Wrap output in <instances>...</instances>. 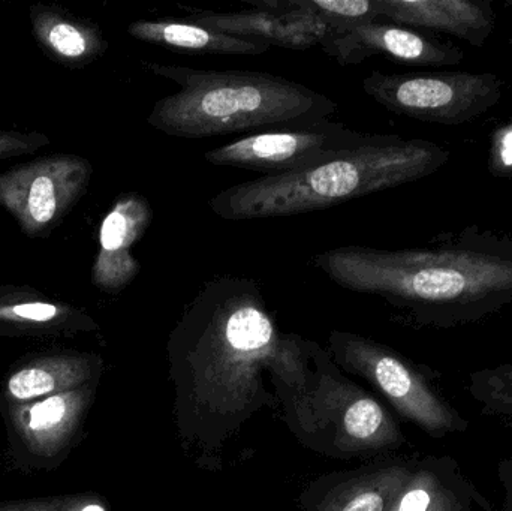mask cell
Returning <instances> with one entry per match:
<instances>
[{"label": "cell", "mask_w": 512, "mask_h": 511, "mask_svg": "<svg viewBox=\"0 0 512 511\" xmlns=\"http://www.w3.org/2000/svg\"><path fill=\"white\" fill-rule=\"evenodd\" d=\"M50 143V138L38 131H0V161L33 155Z\"/></svg>", "instance_id": "21"}, {"label": "cell", "mask_w": 512, "mask_h": 511, "mask_svg": "<svg viewBox=\"0 0 512 511\" xmlns=\"http://www.w3.org/2000/svg\"><path fill=\"white\" fill-rule=\"evenodd\" d=\"M363 89L393 113L457 126L492 110L504 95V81L490 72L412 75L373 71L364 78Z\"/></svg>", "instance_id": "4"}, {"label": "cell", "mask_w": 512, "mask_h": 511, "mask_svg": "<svg viewBox=\"0 0 512 511\" xmlns=\"http://www.w3.org/2000/svg\"><path fill=\"white\" fill-rule=\"evenodd\" d=\"M489 170L498 177L512 176V122L493 134Z\"/></svg>", "instance_id": "22"}, {"label": "cell", "mask_w": 512, "mask_h": 511, "mask_svg": "<svg viewBox=\"0 0 512 511\" xmlns=\"http://www.w3.org/2000/svg\"><path fill=\"white\" fill-rule=\"evenodd\" d=\"M128 32L137 41L182 53L258 56L271 48L265 42L216 32L189 20H137L129 24Z\"/></svg>", "instance_id": "16"}, {"label": "cell", "mask_w": 512, "mask_h": 511, "mask_svg": "<svg viewBox=\"0 0 512 511\" xmlns=\"http://www.w3.org/2000/svg\"><path fill=\"white\" fill-rule=\"evenodd\" d=\"M152 221V206L135 192L120 195L105 215L92 266V284L102 293H120L140 275L141 264L132 255V248L143 239Z\"/></svg>", "instance_id": "9"}, {"label": "cell", "mask_w": 512, "mask_h": 511, "mask_svg": "<svg viewBox=\"0 0 512 511\" xmlns=\"http://www.w3.org/2000/svg\"><path fill=\"white\" fill-rule=\"evenodd\" d=\"M321 48L340 65H357L379 54L418 66L459 65L463 60V51L454 45L381 20L339 27Z\"/></svg>", "instance_id": "8"}, {"label": "cell", "mask_w": 512, "mask_h": 511, "mask_svg": "<svg viewBox=\"0 0 512 511\" xmlns=\"http://www.w3.org/2000/svg\"><path fill=\"white\" fill-rule=\"evenodd\" d=\"M498 479L504 491L502 507L498 511H512V455L499 461Z\"/></svg>", "instance_id": "23"}, {"label": "cell", "mask_w": 512, "mask_h": 511, "mask_svg": "<svg viewBox=\"0 0 512 511\" xmlns=\"http://www.w3.org/2000/svg\"><path fill=\"white\" fill-rule=\"evenodd\" d=\"M379 18L399 26L450 33L481 47L495 29L489 2L474 0H375Z\"/></svg>", "instance_id": "13"}, {"label": "cell", "mask_w": 512, "mask_h": 511, "mask_svg": "<svg viewBox=\"0 0 512 511\" xmlns=\"http://www.w3.org/2000/svg\"><path fill=\"white\" fill-rule=\"evenodd\" d=\"M93 165L83 156L54 153L0 173V207L29 239H48L89 189Z\"/></svg>", "instance_id": "5"}, {"label": "cell", "mask_w": 512, "mask_h": 511, "mask_svg": "<svg viewBox=\"0 0 512 511\" xmlns=\"http://www.w3.org/2000/svg\"><path fill=\"white\" fill-rule=\"evenodd\" d=\"M385 498L379 492H364L348 504L343 511H384Z\"/></svg>", "instance_id": "24"}, {"label": "cell", "mask_w": 512, "mask_h": 511, "mask_svg": "<svg viewBox=\"0 0 512 511\" xmlns=\"http://www.w3.org/2000/svg\"><path fill=\"white\" fill-rule=\"evenodd\" d=\"M448 159V150L432 141L367 134L309 170L230 186L210 200V209L228 221L316 212L417 182L441 170Z\"/></svg>", "instance_id": "2"}, {"label": "cell", "mask_w": 512, "mask_h": 511, "mask_svg": "<svg viewBox=\"0 0 512 511\" xmlns=\"http://www.w3.org/2000/svg\"><path fill=\"white\" fill-rule=\"evenodd\" d=\"M468 392L484 417L512 428V363L472 372Z\"/></svg>", "instance_id": "18"}, {"label": "cell", "mask_w": 512, "mask_h": 511, "mask_svg": "<svg viewBox=\"0 0 512 511\" xmlns=\"http://www.w3.org/2000/svg\"><path fill=\"white\" fill-rule=\"evenodd\" d=\"M33 38L59 65L80 69L104 56L108 42L98 24L56 5L30 6Z\"/></svg>", "instance_id": "14"}, {"label": "cell", "mask_w": 512, "mask_h": 511, "mask_svg": "<svg viewBox=\"0 0 512 511\" xmlns=\"http://www.w3.org/2000/svg\"><path fill=\"white\" fill-rule=\"evenodd\" d=\"M98 329L83 309L29 285L0 284V336L69 338Z\"/></svg>", "instance_id": "12"}, {"label": "cell", "mask_w": 512, "mask_h": 511, "mask_svg": "<svg viewBox=\"0 0 512 511\" xmlns=\"http://www.w3.org/2000/svg\"><path fill=\"white\" fill-rule=\"evenodd\" d=\"M367 134L343 123L319 122L267 129L204 153L216 167L256 171L264 176H282L316 167L336 153L360 143Z\"/></svg>", "instance_id": "6"}, {"label": "cell", "mask_w": 512, "mask_h": 511, "mask_svg": "<svg viewBox=\"0 0 512 511\" xmlns=\"http://www.w3.org/2000/svg\"><path fill=\"white\" fill-rule=\"evenodd\" d=\"M0 511H107L90 495H53L0 501Z\"/></svg>", "instance_id": "19"}, {"label": "cell", "mask_w": 512, "mask_h": 511, "mask_svg": "<svg viewBox=\"0 0 512 511\" xmlns=\"http://www.w3.org/2000/svg\"><path fill=\"white\" fill-rule=\"evenodd\" d=\"M408 486L396 511H498L451 456L423 462Z\"/></svg>", "instance_id": "15"}, {"label": "cell", "mask_w": 512, "mask_h": 511, "mask_svg": "<svg viewBox=\"0 0 512 511\" xmlns=\"http://www.w3.org/2000/svg\"><path fill=\"white\" fill-rule=\"evenodd\" d=\"M345 428L351 437L369 440L390 426H387L384 411L375 401L360 399L346 413Z\"/></svg>", "instance_id": "20"}, {"label": "cell", "mask_w": 512, "mask_h": 511, "mask_svg": "<svg viewBox=\"0 0 512 511\" xmlns=\"http://www.w3.org/2000/svg\"><path fill=\"white\" fill-rule=\"evenodd\" d=\"M255 9L313 15L336 24L381 20L375 0H243Z\"/></svg>", "instance_id": "17"}, {"label": "cell", "mask_w": 512, "mask_h": 511, "mask_svg": "<svg viewBox=\"0 0 512 511\" xmlns=\"http://www.w3.org/2000/svg\"><path fill=\"white\" fill-rule=\"evenodd\" d=\"M98 362L87 353L48 350L18 359L3 377L0 407L27 404L92 383Z\"/></svg>", "instance_id": "11"}, {"label": "cell", "mask_w": 512, "mask_h": 511, "mask_svg": "<svg viewBox=\"0 0 512 511\" xmlns=\"http://www.w3.org/2000/svg\"><path fill=\"white\" fill-rule=\"evenodd\" d=\"M188 20L216 32L288 50H309L315 45L321 47L343 26L313 15L255 8L236 12H195Z\"/></svg>", "instance_id": "10"}, {"label": "cell", "mask_w": 512, "mask_h": 511, "mask_svg": "<svg viewBox=\"0 0 512 511\" xmlns=\"http://www.w3.org/2000/svg\"><path fill=\"white\" fill-rule=\"evenodd\" d=\"M315 266L346 290L378 294L442 329L512 303V240L475 227L429 248L342 246L316 255Z\"/></svg>", "instance_id": "1"}, {"label": "cell", "mask_w": 512, "mask_h": 511, "mask_svg": "<svg viewBox=\"0 0 512 511\" xmlns=\"http://www.w3.org/2000/svg\"><path fill=\"white\" fill-rule=\"evenodd\" d=\"M179 90L159 99L147 123L162 134L207 138L270 126H297L328 119L333 99L304 84L258 71H206L149 63Z\"/></svg>", "instance_id": "3"}, {"label": "cell", "mask_w": 512, "mask_h": 511, "mask_svg": "<svg viewBox=\"0 0 512 511\" xmlns=\"http://www.w3.org/2000/svg\"><path fill=\"white\" fill-rule=\"evenodd\" d=\"M92 393L90 383L39 401L0 407L14 467L26 473L59 468L80 441Z\"/></svg>", "instance_id": "7"}]
</instances>
